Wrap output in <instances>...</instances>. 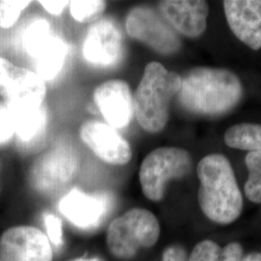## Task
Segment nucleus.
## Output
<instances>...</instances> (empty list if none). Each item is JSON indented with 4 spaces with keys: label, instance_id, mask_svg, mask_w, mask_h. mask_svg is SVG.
Instances as JSON below:
<instances>
[{
    "label": "nucleus",
    "instance_id": "f03ea898",
    "mask_svg": "<svg viewBox=\"0 0 261 261\" xmlns=\"http://www.w3.org/2000/svg\"><path fill=\"white\" fill-rule=\"evenodd\" d=\"M196 172L200 182L197 199L203 214L216 224L234 223L244 202L229 161L224 155L210 154L198 163Z\"/></svg>",
    "mask_w": 261,
    "mask_h": 261
},
{
    "label": "nucleus",
    "instance_id": "5701e85b",
    "mask_svg": "<svg viewBox=\"0 0 261 261\" xmlns=\"http://www.w3.org/2000/svg\"><path fill=\"white\" fill-rule=\"evenodd\" d=\"M27 0H0V28H12L22 11L31 4Z\"/></svg>",
    "mask_w": 261,
    "mask_h": 261
},
{
    "label": "nucleus",
    "instance_id": "f8f14e48",
    "mask_svg": "<svg viewBox=\"0 0 261 261\" xmlns=\"http://www.w3.org/2000/svg\"><path fill=\"white\" fill-rule=\"evenodd\" d=\"M93 100L108 125L115 130L130 124L135 113L134 97L125 81L111 80L100 84L94 91Z\"/></svg>",
    "mask_w": 261,
    "mask_h": 261
},
{
    "label": "nucleus",
    "instance_id": "9d476101",
    "mask_svg": "<svg viewBox=\"0 0 261 261\" xmlns=\"http://www.w3.org/2000/svg\"><path fill=\"white\" fill-rule=\"evenodd\" d=\"M123 53L121 31L111 19H101L88 29L83 45L84 59L97 67L118 63Z\"/></svg>",
    "mask_w": 261,
    "mask_h": 261
},
{
    "label": "nucleus",
    "instance_id": "423d86ee",
    "mask_svg": "<svg viewBox=\"0 0 261 261\" xmlns=\"http://www.w3.org/2000/svg\"><path fill=\"white\" fill-rule=\"evenodd\" d=\"M76 169L75 153L68 146L57 145L34 162L29 172V182L39 194L51 196L71 183Z\"/></svg>",
    "mask_w": 261,
    "mask_h": 261
},
{
    "label": "nucleus",
    "instance_id": "b1692460",
    "mask_svg": "<svg viewBox=\"0 0 261 261\" xmlns=\"http://www.w3.org/2000/svg\"><path fill=\"white\" fill-rule=\"evenodd\" d=\"M44 223L47 228V236L50 244L56 247H62L64 245L63 225L61 220L56 215H44Z\"/></svg>",
    "mask_w": 261,
    "mask_h": 261
},
{
    "label": "nucleus",
    "instance_id": "c85d7f7f",
    "mask_svg": "<svg viewBox=\"0 0 261 261\" xmlns=\"http://www.w3.org/2000/svg\"><path fill=\"white\" fill-rule=\"evenodd\" d=\"M72 261H102L100 258H98V257H91V258H85V257H83V258H77V259H74V260Z\"/></svg>",
    "mask_w": 261,
    "mask_h": 261
},
{
    "label": "nucleus",
    "instance_id": "f3484780",
    "mask_svg": "<svg viewBox=\"0 0 261 261\" xmlns=\"http://www.w3.org/2000/svg\"><path fill=\"white\" fill-rule=\"evenodd\" d=\"M67 55L68 47L65 42L55 35L50 36L32 56L35 61L36 74L44 82L54 80L65 64Z\"/></svg>",
    "mask_w": 261,
    "mask_h": 261
},
{
    "label": "nucleus",
    "instance_id": "ddd939ff",
    "mask_svg": "<svg viewBox=\"0 0 261 261\" xmlns=\"http://www.w3.org/2000/svg\"><path fill=\"white\" fill-rule=\"evenodd\" d=\"M110 208L109 198L101 194H87L77 189L63 196L58 209L66 219L82 229H92L101 224Z\"/></svg>",
    "mask_w": 261,
    "mask_h": 261
},
{
    "label": "nucleus",
    "instance_id": "4468645a",
    "mask_svg": "<svg viewBox=\"0 0 261 261\" xmlns=\"http://www.w3.org/2000/svg\"><path fill=\"white\" fill-rule=\"evenodd\" d=\"M158 8L168 24L186 37H198L205 31L209 14L206 1L165 0L159 2Z\"/></svg>",
    "mask_w": 261,
    "mask_h": 261
},
{
    "label": "nucleus",
    "instance_id": "bb28decb",
    "mask_svg": "<svg viewBox=\"0 0 261 261\" xmlns=\"http://www.w3.org/2000/svg\"><path fill=\"white\" fill-rule=\"evenodd\" d=\"M39 3L42 5V7L44 9L54 16L61 15L66 7L70 4L69 1H57V0L56 1L55 0H50V1L43 0V1H39Z\"/></svg>",
    "mask_w": 261,
    "mask_h": 261
},
{
    "label": "nucleus",
    "instance_id": "4be33fe9",
    "mask_svg": "<svg viewBox=\"0 0 261 261\" xmlns=\"http://www.w3.org/2000/svg\"><path fill=\"white\" fill-rule=\"evenodd\" d=\"M69 6L73 19L86 23L99 19L107 8V2L101 0H75L71 1Z\"/></svg>",
    "mask_w": 261,
    "mask_h": 261
},
{
    "label": "nucleus",
    "instance_id": "aec40b11",
    "mask_svg": "<svg viewBox=\"0 0 261 261\" xmlns=\"http://www.w3.org/2000/svg\"><path fill=\"white\" fill-rule=\"evenodd\" d=\"M245 164L249 171L245 184L246 196L253 203H261V151L249 152Z\"/></svg>",
    "mask_w": 261,
    "mask_h": 261
},
{
    "label": "nucleus",
    "instance_id": "a878e982",
    "mask_svg": "<svg viewBox=\"0 0 261 261\" xmlns=\"http://www.w3.org/2000/svg\"><path fill=\"white\" fill-rule=\"evenodd\" d=\"M162 261H189V256L182 246L171 245L163 252Z\"/></svg>",
    "mask_w": 261,
    "mask_h": 261
},
{
    "label": "nucleus",
    "instance_id": "7ed1b4c3",
    "mask_svg": "<svg viewBox=\"0 0 261 261\" xmlns=\"http://www.w3.org/2000/svg\"><path fill=\"white\" fill-rule=\"evenodd\" d=\"M181 76L159 62H150L134 96V111L140 127L150 134L163 130L168 121L170 102L181 88Z\"/></svg>",
    "mask_w": 261,
    "mask_h": 261
},
{
    "label": "nucleus",
    "instance_id": "1a4fd4ad",
    "mask_svg": "<svg viewBox=\"0 0 261 261\" xmlns=\"http://www.w3.org/2000/svg\"><path fill=\"white\" fill-rule=\"evenodd\" d=\"M80 137L94 154L113 166H124L132 159V148L118 130L98 120H87L80 129Z\"/></svg>",
    "mask_w": 261,
    "mask_h": 261
},
{
    "label": "nucleus",
    "instance_id": "412c9836",
    "mask_svg": "<svg viewBox=\"0 0 261 261\" xmlns=\"http://www.w3.org/2000/svg\"><path fill=\"white\" fill-rule=\"evenodd\" d=\"M50 36H53L51 28L47 20L44 19H34L23 31L21 38L22 47L28 53V56L32 57L38 47Z\"/></svg>",
    "mask_w": 261,
    "mask_h": 261
},
{
    "label": "nucleus",
    "instance_id": "cd10ccee",
    "mask_svg": "<svg viewBox=\"0 0 261 261\" xmlns=\"http://www.w3.org/2000/svg\"><path fill=\"white\" fill-rule=\"evenodd\" d=\"M241 261H261V252H252L243 257Z\"/></svg>",
    "mask_w": 261,
    "mask_h": 261
},
{
    "label": "nucleus",
    "instance_id": "f257e3e1",
    "mask_svg": "<svg viewBox=\"0 0 261 261\" xmlns=\"http://www.w3.org/2000/svg\"><path fill=\"white\" fill-rule=\"evenodd\" d=\"M181 80L179 102L199 115H222L232 110L242 97L239 77L227 69L196 67Z\"/></svg>",
    "mask_w": 261,
    "mask_h": 261
},
{
    "label": "nucleus",
    "instance_id": "0eeeda50",
    "mask_svg": "<svg viewBox=\"0 0 261 261\" xmlns=\"http://www.w3.org/2000/svg\"><path fill=\"white\" fill-rule=\"evenodd\" d=\"M126 31L130 38L151 47L156 53L173 55L181 47V41L160 13L146 6H137L126 17Z\"/></svg>",
    "mask_w": 261,
    "mask_h": 261
},
{
    "label": "nucleus",
    "instance_id": "c756f323",
    "mask_svg": "<svg viewBox=\"0 0 261 261\" xmlns=\"http://www.w3.org/2000/svg\"><path fill=\"white\" fill-rule=\"evenodd\" d=\"M0 168H1V163H0ZM0 189H1V186H0Z\"/></svg>",
    "mask_w": 261,
    "mask_h": 261
},
{
    "label": "nucleus",
    "instance_id": "20e7f679",
    "mask_svg": "<svg viewBox=\"0 0 261 261\" xmlns=\"http://www.w3.org/2000/svg\"><path fill=\"white\" fill-rule=\"evenodd\" d=\"M160 234L155 215L147 209L132 208L110 224L107 245L115 258L130 260L141 249H149L158 242Z\"/></svg>",
    "mask_w": 261,
    "mask_h": 261
},
{
    "label": "nucleus",
    "instance_id": "6ab92c4d",
    "mask_svg": "<svg viewBox=\"0 0 261 261\" xmlns=\"http://www.w3.org/2000/svg\"><path fill=\"white\" fill-rule=\"evenodd\" d=\"M224 142L235 149L261 151V125L240 123L228 128L224 133Z\"/></svg>",
    "mask_w": 261,
    "mask_h": 261
},
{
    "label": "nucleus",
    "instance_id": "dca6fc26",
    "mask_svg": "<svg viewBox=\"0 0 261 261\" xmlns=\"http://www.w3.org/2000/svg\"><path fill=\"white\" fill-rule=\"evenodd\" d=\"M14 127L15 136L21 142L28 143L42 134L47 121V113L43 103L5 101Z\"/></svg>",
    "mask_w": 261,
    "mask_h": 261
},
{
    "label": "nucleus",
    "instance_id": "9b49d317",
    "mask_svg": "<svg viewBox=\"0 0 261 261\" xmlns=\"http://www.w3.org/2000/svg\"><path fill=\"white\" fill-rule=\"evenodd\" d=\"M46 94V84L35 72L0 57V96L5 101L43 103Z\"/></svg>",
    "mask_w": 261,
    "mask_h": 261
},
{
    "label": "nucleus",
    "instance_id": "6e6552de",
    "mask_svg": "<svg viewBox=\"0 0 261 261\" xmlns=\"http://www.w3.org/2000/svg\"><path fill=\"white\" fill-rule=\"evenodd\" d=\"M47 234L32 225H17L0 237V261H53Z\"/></svg>",
    "mask_w": 261,
    "mask_h": 261
},
{
    "label": "nucleus",
    "instance_id": "39448f33",
    "mask_svg": "<svg viewBox=\"0 0 261 261\" xmlns=\"http://www.w3.org/2000/svg\"><path fill=\"white\" fill-rule=\"evenodd\" d=\"M192 168V157L185 149L160 147L151 151L141 163L140 183L145 197L151 201L164 198L168 182L187 176Z\"/></svg>",
    "mask_w": 261,
    "mask_h": 261
},
{
    "label": "nucleus",
    "instance_id": "a211bd4d",
    "mask_svg": "<svg viewBox=\"0 0 261 261\" xmlns=\"http://www.w3.org/2000/svg\"><path fill=\"white\" fill-rule=\"evenodd\" d=\"M243 247L239 243L227 244L222 248L212 240L197 243L189 256V261H241Z\"/></svg>",
    "mask_w": 261,
    "mask_h": 261
},
{
    "label": "nucleus",
    "instance_id": "2eb2a0df",
    "mask_svg": "<svg viewBox=\"0 0 261 261\" xmlns=\"http://www.w3.org/2000/svg\"><path fill=\"white\" fill-rule=\"evenodd\" d=\"M224 9L234 35L253 50L261 48V0H225Z\"/></svg>",
    "mask_w": 261,
    "mask_h": 261
},
{
    "label": "nucleus",
    "instance_id": "393cba45",
    "mask_svg": "<svg viewBox=\"0 0 261 261\" xmlns=\"http://www.w3.org/2000/svg\"><path fill=\"white\" fill-rule=\"evenodd\" d=\"M15 136L9 111L5 103H0V147L7 145Z\"/></svg>",
    "mask_w": 261,
    "mask_h": 261
}]
</instances>
